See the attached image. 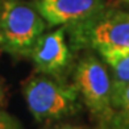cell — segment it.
<instances>
[{"label":"cell","mask_w":129,"mask_h":129,"mask_svg":"<svg viewBox=\"0 0 129 129\" xmlns=\"http://www.w3.org/2000/svg\"><path fill=\"white\" fill-rule=\"evenodd\" d=\"M64 28L75 46H87L98 53L129 50V13L124 11L105 7L91 19Z\"/></svg>","instance_id":"obj_1"},{"label":"cell","mask_w":129,"mask_h":129,"mask_svg":"<svg viewBox=\"0 0 129 129\" xmlns=\"http://www.w3.org/2000/svg\"><path fill=\"white\" fill-rule=\"evenodd\" d=\"M22 92L29 111L37 121L59 120L79 109L75 87L64 86L46 74L29 78L24 83Z\"/></svg>","instance_id":"obj_3"},{"label":"cell","mask_w":129,"mask_h":129,"mask_svg":"<svg viewBox=\"0 0 129 129\" xmlns=\"http://www.w3.org/2000/svg\"><path fill=\"white\" fill-rule=\"evenodd\" d=\"M37 73L58 77L67 69L71 53L66 42V28L42 34L29 51Z\"/></svg>","instance_id":"obj_5"},{"label":"cell","mask_w":129,"mask_h":129,"mask_svg":"<svg viewBox=\"0 0 129 129\" xmlns=\"http://www.w3.org/2000/svg\"><path fill=\"white\" fill-rule=\"evenodd\" d=\"M122 2H126V3H129V0H122Z\"/></svg>","instance_id":"obj_14"},{"label":"cell","mask_w":129,"mask_h":129,"mask_svg":"<svg viewBox=\"0 0 129 129\" xmlns=\"http://www.w3.org/2000/svg\"><path fill=\"white\" fill-rule=\"evenodd\" d=\"M9 98L8 87L5 84V79L3 77H0V109H5Z\"/></svg>","instance_id":"obj_11"},{"label":"cell","mask_w":129,"mask_h":129,"mask_svg":"<svg viewBox=\"0 0 129 129\" xmlns=\"http://www.w3.org/2000/svg\"><path fill=\"white\" fill-rule=\"evenodd\" d=\"M104 63L111 69L112 88L129 83V50H109L100 53Z\"/></svg>","instance_id":"obj_7"},{"label":"cell","mask_w":129,"mask_h":129,"mask_svg":"<svg viewBox=\"0 0 129 129\" xmlns=\"http://www.w3.org/2000/svg\"><path fill=\"white\" fill-rule=\"evenodd\" d=\"M111 104L116 109L129 111V83L120 87H113L111 93Z\"/></svg>","instance_id":"obj_9"},{"label":"cell","mask_w":129,"mask_h":129,"mask_svg":"<svg viewBox=\"0 0 129 129\" xmlns=\"http://www.w3.org/2000/svg\"><path fill=\"white\" fill-rule=\"evenodd\" d=\"M33 5L50 26L86 21L107 7L104 0H34Z\"/></svg>","instance_id":"obj_6"},{"label":"cell","mask_w":129,"mask_h":129,"mask_svg":"<svg viewBox=\"0 0 129 129\" xmlns=\"http://www.w3.org/2000/svg\"><path fill=\"white\" fill-rule=\"evenodd\" d=\"M0 129H24L21 122L5 109H0Z\"/></svg>","instance_id":"obj_10"},{"label":"cell","mask_w":129,"mask_h":129,"mask_svg":"<svg viewBox=\"0 0 129 129\" xmlns=\"http://www.w3.org/2000/svg\"><path fill=\"white\" fill-rule=\"evenodd\" d=\"M46 29L44 17L33 4L0 0V34L3 48L12 54L28 55Z\"/></svg>","instance_id":"obj_2"},{"label":"cell","mask_w":129,"mask_h":129,"mask_svg":"<svg viewBox=\"0 0 129 129\" xmlns=\"http://www.w3.org/2000/svg\"><path fill=\"white\" fill-rule=\"evenodd\" d=\"M51 129H83V128H80L78 125H59V126H57V128H51Z\"/></svg>","instance_id":"obj_12"},{"label":"cell","mask_w":129,"mask_h":129,"mask_svg":"<svg viewBox=\"0 0 129 129\" xmlns=\"http://www.w3.org/2000/svg\"><path fill=\"white\" fill-rule=\"evenodd\" d=\"M99 129H129V111L113 108L99 120Z\"/></svg>","instance_id":"obj_8"},{"label":"cell","mask_w":129,"mask_h":129,"mask_svg":"<svg viewBox=\"0 0 129 129\" xmlns=\"http://www.w3.org/2000/svg\"><path fill=\"white\" fill-rule=\"evenodd\" d=\"M0 46H3V37H2V34H0Z\"/></svg>","instance_id":"obj_13"},{"label":"cell","mask_w":129,"mask_h":129,"mask_svg":"<svg viewBox=\"0 0 129 129\" xmlns=\"http://www.w3.org/2000/svg\"><path fill=\"white\" fill-rule=\"evenodd\" d=\"M74 87L98 120L113 109L111 104L112 80L107 64L96 55L86 54L74 71Z\"/></svg>","instance_id":"obj_4"}]
</instances>
